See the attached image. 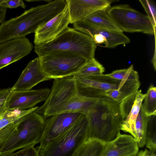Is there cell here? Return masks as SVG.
<instances>
[{
    "label": "cell",
    "mask_w": 156,
    "mask_h": 156,
    "mask_svg": "<svg viewBox=\"0 0 156 156\" xmlns=\"http://www.w3.org/2000/svg\"><path fill=\"white\" fill-rule=\"evenodd\" d=\"M99 99L79 95L73 76L57 78L47 100L35 112L45 118L63 113L86 115Z\"/></svg>",
    "instance_id": "obj_1"
},
{
    "label": "cell",
    "mask_w": 156,
    "mask_h": 156,
    "mask_svg": "<svg viewBox=\"0 0 156 156\" xmlns=\"http://www.w3.org/2000/svg\"><path fill=\"white\" fill-rule=\"evenodd\" d=\"M87 138L108 143L120 133L122 122L119 103L105 96L100 98L86 115Z\"/></svg>",
    "instance_id": "obj_2"
},
{
    "label": "cell",
    "mask_w": 156,
    "mask_h": 156,
    "mask_svg": "<svg viewBox=\"0 0 156 156\" xmlns=\"http://www.w3.org/2000/svg\"><path fill=\"white\" fill-rule=\"evenodd\" d=\"M46 120L34 111L18 120L16 127L0 148V154L7 156L19 149L39 143Z\"/></svg>",
    "instance_id": "obj_3"
},
{
    "label": "cell",
    "mask_w": 156,
    "mask_h": 156,
    "mask_svg": "<svg viewBox=\"0 0 156 156\" xmlns=\"http://www.w3.org/2000/svg\"><path fill=\"white\" fill-rule=\"evenodd\" d=\"M34 48L38 57L51 51H62L75 53L89 59L94 58L96 44L90 36L68 27L54 40L34 45Z\"/></svg>",
    "instance_id": "obj_4"
},
{
    "label": "cell",
    "mask_w": 156,
    "mask_h": 156,
    "mask_svg": "<svg viewBox=\"0 0 156 156\" xmlns=\"http://www.w3.org/2000/svg\"><path fill=\"white\" fill-rule=\"evenodd\" d=\"M88 122L83 114L69 129L37 149L39 156H72L87 139Z\"/></svg>",
    "instance_id": "obj_5"
},
{
    "label": "cell",
    "mask_w": 156,
    "mask_h": 156,
    "mask_svg": "<svg viewBox=\"0 0 156 156\" xmlns=\"http://www.w3.org/2000/svg\"><path fill=\"white\" fill-rule=\"evenodd\" d=\"M38 58L41 70L50 79L75 75L88 60L78 54L62 51H51Z\"/></svg>",
    "instance_id": "obj_6"
},
{
    "label": "cell",
    "mask_w": 156,
    "mask_h": 156,
    "mask_svg": "<svg viewBox=\"0 0 156 156\" xmlns=\"http://www.w3.org/2000/svg\"><path fill=\"white\" fill-rule=\"evenodd\" d=\"M46 21L44 11L38 6L32 7L19 16L0 24V43L34 33Z\"/></svg>",
    "instance_id": "obj_7"
},
{
    "label": "cell",
    "mask_w": 156,
    "mask_h": 156,
    "mask_svg": "<svg viewBox=\"0 0 156 156\" xmlns=\"http://www.w3.org/2000/svg\"><path fill=\"white\" fill-rule=\"evenodd\" d=\"M107 13L122 32H142L155 36L156 29L148 16L128 5L110 6Z\"/></svg>",
    "instance_id": "obj_8"
},
{
    "label": "cell",
    "mask_w": 156,
    "mask_h": 156,
    "mask_svg": "<svg viewBox=\"0 0 156 156\" xmlns=\"http://www.w3.org/2000/svg\"><path fill=\"white\" fill-rule=\"evenodd\" d=\"M76 112L57 114L46 119L45 128L39 145V149L50 140L60 135L71 127L83 115Z\"/></svg>",
    "instance_id": "obj_9"
},
{
    "label": "cell",
    "mask_w": 156,
    "mask_h": 156,
    "mask_svg": "<svg viewBox=\"0 0 156 156\" xmlns=\"http://www.w3.org/2000/svg\"><path fill=\"white\" fill-rule=\"evenodd\" d=\"M51 90L46 88L26 91L14 90L7 101L8 110H27L35 107L39 103L45 101Z\"/></svg>",
    "instance_id": "obj_10"
},
{
    "label": "cell",
    "mask_w": 156,
    "mask_h": 156,
    "mask_svg": "<svg viewBox=\"0 0 156 156\" xmlns=\"http://www.w3.org/2000/svg\"><path fill=\"white\" fill-rule=\"evenodd\" d=\"M33 48L26 37L0 43V69L27 55Z\"/></svg>",
    "instance_id": "obj_11"
},
{
    "label": "cell",
    "mask_w": 156,
    "mask_h": 156,
    "mask_svg": "<svg viewBox=\"0 0 156 156\" xmlns=\"http://www.w3.org/2000/svg\"><path fill=\"white\" fill-rule=\"evenodd\" d=\"M69 23L70 17L67 5L62 11L38 28L34 33V45L54 40L68 27Z\"/></svg>",
    "instance_id": "obj_12"
},
{
    "label": "cell",
    "mask_w": 156,
    "mask_h": 156,
    "mask_svg": "<svg viewBox=\"0 0 156 156\" xmlns=\"http://www.w3.org/2000/svg\"><path fill=\"white\" fill-rule=\"evenodd\" d=\"M68 7L70 23L80 20L98 10L110 7L108 0H66Z\"/></svg>",
    "instance_id": "obj_13"
},
{
    "label": "cell",
    "mask_w": 156,
    "mask_h": 156,
    "mask_svg": "<svg viewBox=\"0 0 156 156\" xmlns=\"http://www.w3.org/2000/svg\"><path fill=\"white\" fill-rule=\"evenodd\" d=\"M49 80L41 70L37 57L28 63L12 87L14 90H29L40 83Z\"/></svg>",
    "instance_id": "obj_14"
},
{
    "label": "cell",
    "mask_w": 156,
    "mask_h": 156,
    "mask_svg": "<svg viewBox=\"0 0 156 156\" xmlns=\"http://www.w3.org/2000/svg\"><path fill=\"white\" fill-rule=\"evenodd\" d=\"M138 151L137 142L132 136L120 133L107 144L101 156H136Z\"/></svg>",
    "instance_id": "obj_15"
},
{
    "label": "cell",
    "mask_w": 156,
    "mask_h": 156,
    "mask_svg": "<svg viewBox=\"0 0 156 156\" xmlns=\"http://www.w3.org/2000/svg\"><path fill=\"white\" fill-rule=\"evenodd\" d=\"M108 9L97 11L85 18L74 22L73 23V28L78 31L86 27H96L122 32L108 15Z\"/></svg>",
    "instance_id": "obj_16"
},
{
    "label": "cell",
    "mask_w": 156,
    "mask_h": 156,
    "mask_svg": "<svg viewBox=\"0 0 156 156\" xmlns=\"http://www.w3.org/2000/svg\"><path fill=\"white\" fill-rule=\"evenodd\" d=\"M74 77L77 90L90 88L105 92L111 90L118 89L121 82L103 74L83 77Z\"/></svg>",
    "instance_id": "obj_17"
},
{
    "label": "cell",
    "mask_w": 156,
    "mask_h": 156,
    "mask_svg": "<svg viewBox=\"0 0 156 156\" xmlns=\"http://www.w3.org/2000/svg\"><path fill=\"white\" fill-rule=\"evenodd\" d=\"M78 31L91 37L94 34H99L106 40L105 47L113 48L117 46L130 43L129 39L122 32H117L96 27H86Z\"/></svg>",
    "instance_id": "obj_18"
},
{
    "label": "cell",
    "mask_w": 156,
    "mask_h": 156,
    "mask_svg": "<svg viewBox=\"0 0 156 156\" xmlns=\"http://www.w3.org/2000/svg\"><path fill=\"white\" fill-rule=\"evenodd\" d=\"M146 94H143L141 90L137 91L132 108L126 118L122 122L120 126V130L130 134L136 140L137 138L135 130L136 122L142 102Z\"/></svg>",
    "instance_id": "obj_19"
},
{
    "label": "cell",
    "mask_w": 156,
    "mask_h": 156,
    "mask_svg": "<svg viewBox=\"0 0 156 156\" xmlns=\"http://www.w3.org/2000/svg\"><path fill=\"white\" fill-rule=\"evenodd\" d=\"M107 143L96 139L87 138L72 156H101Z\"/></svg>",
    "instance_id": "obj_20"
},
{
    "label": "cell",
    "mask_w": 156,
    "mask_h": 156,
    "mask_svg": "<svg viewBox=\"0 0 156 156\" xmlns=\"http://www.w3.org/2000/svg\"><path fill=\"white\" fill-rule=\"evenodd\" d=\"M140 81H128L119 89L111 90L105 92V95L118 103L136 93L138 90Z\"/></svg>",
    "instance_id": "obj_21"
},
{
    "label": "cell",
    "mask_w": 156,
    "mask_h": 156,
    "mask_svg": "<svg viewBox=\"0 0 156 156\" xmlns=\"http://www.w3.org/2000/svg\"><path fill=\"white\" fill-rule=\"evenodd\" d=\"M151 117L145 115L142 104L135 123L136 140L140 147L145 145L147 126Z\"/></svg>",
    "instance_id": "obj_22"
},
{
    "label": "cell",
    "mask_w": 156,
    "mask_h": 156,
    "mask_svg": "<svg viewBox=\"0 0 156 156\" xmlns=\"http://www.w3.org/2000/svg\"><path fill=\"white\" fill-rule=\"evenodd\" d=\"M105 69L95 58L88 59L79 71L75 75V77H83L103 74Z\"/></svg>",
    "instance_id": "obj_23"
},
{
    "label": "cell",
    "mask_w": 156,
    "mask_h": 156,
    "mask_svg": "<svg viewBox=\"0 0 156 156\" xmlns=\"http://www.w3.org/2000/svg\"><path fill=\"white\" fill-rule=\"evenodd\" d=\"M104 75L114 80L121 81L123 84L128 81H139L137 72L133 69V65L128 68L117 70L112 73Z\"/></svg>",
    "instance_id": "obj_24"
},
{
    "label": "cell",
    "mask_w": 156,
    "mask_h": 156,
    "mask_svg": "<svg viewBox=\"0 0 156 156\" xmlns=\"http://www.w3.org/2000/svg\"><path fill=\"white\" fill-rule=\"evenodd\" d=\"M39 108L35 107L27 110H7L0 117V130L8 125L15 122L30 112L35 111Z\"/></svg>",
    "instance_id": "obj_25"
},
{
    "label": "cell",
    "mask_w": 156,
    "mask_h": 156,
    "mask_svg": "<svg viewBox=\"0 0 156 156\" xmlns=\"http://www.w3.org/2000/svg\"><path fill=\"white\" fill-rule=\"evenodd\" d=\"M142 104L144 112L148 117L155 116L156 114V89L153 85H150Z\"/></svg>",
    "instance_id": "obj_26"
},
{
    "label": "cell",
    "mask_w": 156,
    "mask_h": 156,
    "mask_svg": "<svg viewBox=\"0 0 156 156\" xmlns=\"http://www.w3.org/2000/svg\"><path fill=\"white\" fill-rule=\"evenodd\" d=\"M151 117L147 126L145 145L150 151L155 152L156 149L155 122L154 121V120H152Z\"/></svg>",
    "instance_id": "obj_27"
},
{
    "label": "cell",
    "mask_w": 156,
    "mask_h": 156,
    "mask_svg": "<svg viewBox=\"0 0 156 156\" xmlns=\"http://www.w3.org/2000/svg\"><path fill=\"white\" fill-rule=\"evenodd\" d=\"M144 9L154 29L156 26V7L155 2L153 0H139Z\"/></svg>",
    "instance_id": "obj_28"
},
{
    "label": "cell",
    "mask_w": 156,
    "mask_h": 156,
    "mask_svg": "<svg viewBox=\"0 0 156 156\" xmlns=\"http://www.w3.org/2000/svg\"><path fill=\"white\" fill-rule=\"evenodd\" d=\"M17 120L6 126L0 130V148L16 126Z\"/></svg>",
    "instance_id": "obj_29"
},
{
    "label": "cell",
    "mask_w": 156,
    "mask_h": 156,
    "mask_svg": "<svg viewBox=\"0 0 156 156\" xmlns=\"http://www.w3.org/2000/svg\"><path fill=\"white\" fill-rule=\"evenodd\" d=\"M7 156H39L38 150L34 146H30L22 149Z\"/></svg>",
    "instance_id": "obj_30"
},
{
    "label": "cell",
    "mask_w": 156,
    "mask_h": 156,
    "mask_svg": "<svg viewBox=\"0 0 156 156\" xmlns=\"http://www.w3.org/2000/svg\"><path fill=\"white\" fill-rule=\"evenodd\" d=\"M19 6L25 9L26 5L22 0H4L1 5V8L7 9V8H16Z\"/></svg>",
    "instance_id": "obj_31"
},
{
    "label": "cell",
    "mask_w": 156,
    "mask_h": 156,
    "mask_svg": "<svg viewBox=\"0 0 156 156\" xmlns=\"http://www.w3.org/2000/svg\"><path fill=\"white\" fill-rule=\"evenodd\" d=\"M13 90L12 87L0 89V105L7 101L11 92Z\"/></svg>",
    "instance_id": "obj_32"
},
{
    "label": "cell",
    "mask_w": 156,
    "mask_h": 156,
    "mask_svg": "<svg viewBox=\"0 0 156 156\" xmlns=\"http://www.w3.org/2000/svg\"><path fill=\"white\" fill-rule=\"evenodd\" d=\"M96 44L104 43L105 44L106 42L105 38L102 35L99 34H95L92 37Z\"/></svg>",
    "instance_id": "obj_33"
},
{
    "label": "cell",
    "mask_w": 156,
    "mask_h": 156,
    "mask_svg": "<svg viewBox=\"0 0 156 156\" xmlns=\"http://www.w3.org/2000/svg\"><path fill=\"white\" fill-rule=\"evenodd\" d=\"M137 154V156H156V152H151L147 149L140 151Z\"/></svg>",
    "instance_id": "obj_34"
},
{
    "label": "cell",
    "mask_w": 156,
    "mask_h": 156,
    "mask_svg": "<svg viewBox=\"0 0 156 156\" xmlns=\"http://www.w3.org/2000/svg\"><path fill=\"white\" fill-rule=\"evenodd\" d=\"M7 9L0 8V22L5 21Z\"/></svg>",
    "instance_id": "obj_35"
},
{
    "label": "cell",
    "mask_w": 156,
    "mask_h": 156,
    "mask_svg": "<svg viewBox=\"0 0 156 156\" xmlns=\"http://www.w3.org/2000/svg\"><path fill=\"white\" fill-rule=\"evenodd\" d=\"M7 101L0 105V117L7 110Z\"/></svg>",
    "instance_id": "obj_36"
},
{
    "label": "cell",
    "mask_w": 156,
    "mask_h": 156,
    "mask_svg": "<svg viewBox=\"0 0 156 156\" xmlns=\"http://www.w3.org/2000/svg\"><path fill=\"white\" fill-rule=\"evenodd\" d=\"M4 0H0V8H1V5L2 3L4 1Z\"/></svg>",
    "instance_id": "obj_37"
},
{
    "label": "cell",
    "mask_w": 156,
    "mask_h": 156,
    "mask_svg": "<svg viewBox=\"0 0 156 156\" xmlns=\"http://www.w3.org/2000/svg\"><path fill=\"white\" fill-rule=\"evenodd\" d=\"M0 156H2V155H1L0 154Z\"/></svg>",
    "instance_id": "obj_38"
},
{
    "label": "cell",
    "mask_w": 156,
    "mask_h": 156,
    "mask_svg": "<svg viewBox=\"0 0 156 156\" xmlns=\"http://www.w3.org/2000/svg\"><path fill=\"white\" fill-rule=\"evenodd\" d=\"M1 23L0 22V24Z\"/></svg>",
    "instance_id": "obj_39"
},
{
    "label": "cell",
    "mask_w": 156,
    "mask_h": 156,
    "mask_svg": "<svg viewBox=\"0 0 156 156\" xmlns=\"http://www.w3.org/2000/svg\"></svg>",
    "instance_id": "obj_40"
}]
</instances>
